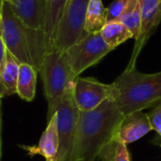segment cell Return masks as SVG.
<instances>
[{"instance_id": "obj_18", "label": "cell", "mask_w": 161, "mask_h": 161, "mask_svg": "<svg viewBox=\"0 0 161 161\" xmlns=\"http://www.w3.org/2000/svg\"><path fill=\"white\" fill-rule=\"evenodd\" d=\"M98 157L101 161H130L126 144L115 137L103 147Z\"/></svg>"}, {"instance_id": "obj_16", "label": "cell", "mask_w": 161, "mask_h": 161, "mask_svg": "<svg viewBox=\"0 0 161 161\" xmlns=\"http://www.w3.org/2000/svg\"><path fill=\"white\" fill-rule=\"evenodd\" d=\"M100 34L106 43L113 50L127 40L134 38L133 34L119 21L106 23L100 29Z\"/></svg>"}, {"instance_id": "obj_20", "label": "cell", "mask_w": 161, "mask_h": 161, "mask_svg": "<svg viewBox=\"0 0 161 161\" xmlns=\"http://www.w3.org/2000/svg\"><path fill=\"white\" fill-rule=\"evenodd\" d=\"M139 0H114L107 8V23L119 19Z\"/></svg>"}, {"instance_id": "obj_13", "label": "cell", "mask_w": 161, "mask_h": 161, "mask_svg": "<svg viewBox=\"0 0 161 161\" xmlns=\"http://www.w3.org/2000/svg\"><path fill=\"white\" fill-rule=\"evenodd\" d=\"M69 0H46L42 32L46 53L54 48V42L58 25Z\"/></svg>"}, {"instance_id": "obj_11", "label": "cell", "mask_w": 161, "mask_h": 161, "mask_svg": "<svg viewBox=\"0 0 161 161\" xmlns=\"http://www.w3.org/2000/svg\"><path fill=\"white\" fill-rule=\"evenodd\" d=\"M151 130L153 129L148 115L142 111H136L125 116L116 132L115 138L127 145L142 139Z\"/></svg>"}, {"instance_id": "obj_7", "label": "cell", "mask_w": 161, "mask_h": 161, "mask_svg": "<svg viewBox=\"0 0 161 161\" xmlns=\"http://www.w3.org/2000/svg\"><path fill=\"white\" fill-rule=\"evenodd\" d=\"M90 0H69L58 27L54 49L66 51L88 33L85 31L86 13Z\"/></svg>"}, {"instance_id": "obj_26", "label": "cell", "mask_w": 161, "mask_h": 161, "mask_svg": "<svg viewBox=\"0 0 161 161\" xmlns=\"http://www.w3.org/2000/svg\"><path fill=\"white\" fill-rule=\"evenodd\" d=\"M0 102H1V98H0Z\"/></svg>"}, {"instance_id": "obj_22", "label": "cell", "mask_w": 161, "mask_h": 161, "mask_svg": "<svg viewBox=\"0 0 161 161\" xmlns=\"http://www.w3.org/2000/svg\"><path fill=\"white\" fill-rule=\"evenodd\" d=\"M6 53H7V48H6L5 42H4L2 37H1V34H0V68L3 64L4 59H5Z\"/></svg>"}, {"instance_id": "obj_10", "label": "cell", "mask_w": 161, "mask_h": 161, "mask_svg": "<svg viewBox=\"0 0 161 161\" xmlns=\"http://www.w3.org/2000/svg\"><path fill=\"white\" fill-rule=\"evenodd\" d=\"M58 134L57 126V114L55 113L49 120L48 125L43 131L38 145H20L28 156L34 157L40 155L45 161H58Z\"/></svg>"}, {"instance_id": "obj_27", "label": "cell", "mask_w": 161, "mask_h": 161, "mask_svg": "<svg viewBox=\"0 0 161 161\" xmlns=\"http://www.w3.org/2000/svg\"><path fill=\"white\" fill-rule=\"evenodd\" d=\"M160 146H161V144H160Z\"/></svg>"}, {"instance_id": "obj_21", "label": "cell", "mask_w": 161, "mask_h": 161, "mask_svg": "<svg viewBox=\"0 0 161 161\" xmlns=\"http://www.w3.org/2000/svg\"><path fill=\"white\" fill-rule=\"evenodd\" d=\"M148 118L152 126V129L157 131L161 137V103L151 109L148 113Z\"/></svg>"}, {"instance_id": "obj_14", "label": "cell", "mask_w": 161, "mask_h": 161, "mask_svg": "<svg viewBox=\"0 0 161 161\" xmlns=\"http://www.w3.org/2000/svg\"><path fill=\"white\" fill-rule=\"evenodd\" d=\"M20 62L7 50L5 59L0 68V98L17 92V80Z\"/></svg>"}, {"instance_id": "obj_1", "label": "cell", "mask_w": 161, "mask_h": 161, "mask_svg": "<svg viewBox=\"0 0 161 161\" xmlns=\"http://www.w3.org/2000/svg\"><path fill=\"white\" fill-rule=\"evenodd\" d=\"M124 118L113 99L92 110H79L73 161H95L103 147L115 137Z\"/></svg>"}, {"instance_id": "obj_2", "label": "cell", "mask_w": 161, "mask_h": 161, "mask_svg": "<svg viewBox=\"0 0 161 161\" xmlns=\"http://www.w3.org/2000/svg\"><path fill=\"white\" fill-rule=\"evenodd\" d=\"M111 84L112 99L125 116L161 103V71L144 74L127 66Z\"/></svg>"}, {"instance_id": "obj_19", "label": "cell", "mask_w": 161, "mask_h": 161, "mask_svg": "<svg viewBox=\"0 0 161 161\" xmlns=\"http://www.w3.org/2000/svg\"><path fill=\"white\" fill-rule=\"evenodd\" d=\"M119 22L126 26V28L133 34L135 40L140 37L142 32V12L140 0L119 19Z\"/></svg>"}, {"instance_id": "obj_9", "label": "cell", "mask_w": 161, "mask_h": 161, "mask_svg": "<svg viewBox=\"0 0 161 161\" xmlns=\"http://www.w3.org/2000/svg\"><path fill=\"white\" fill-rule=\"evenodd\" d=\"M142 12V32L135 40V46L128 67H136V60L151 35L161 22V0H140Z\"/></svg>"}, {"instance_id": "obj_15", "label": "cell", "mask_w": 161, "mask_h": 161, "mask_svg": "<svg viewBox=\"0 0 161 161\" xmlns=\"http://www.w3.org/2000/svg\"><path fill=\"white\" fill-rule=\"evenodd\" d=\"M37 71L33 66L26 63H21L17 80V94L26 102H31L35 97Z\"/></svg>"}, {"instance_id": "obj_8", "label": "cell", "mask_w": 161, "mask_h": 161, "mask_svg": "<svg viewBox=\"0 0 161 161\" xmlns=\"http://www.w3.org/2000/svg\"><path fill=\"white\" fill-rule=\"evenodd\" d=\"M112 84H105L93 77H77L75 81L73 95L80 111H90L108 99H112Z\"/></svg>"}, {"instance_id": "obj_23", "label": "cell", "mask_w": 161, "mask_h": 161, "mask_svg": "<svg viewBox=\"0 0 161 161\" xmlns=\"http://www.w3.org/2000/svg\"><path fill=\"white\" fill-rule=\"evenodd\" d=\"M1 130H2V113H1V102H0V161L2 156V140H1Z\"/></svg>"}, {"instance_id": "obj_6", "label": "cell", "mask_w": 161, "mask_h": 161, "mask_svg": "<svg viewBox=\"0 0 161 161\" xmlns=\"http://www.w3.org/2000/svg\"><path fill=\"white\" fill-rule=\"evenodd\" d=\"M113 49L102 38L100 31L88 33L65 52L75 76L97 64Z\"/></svg>"}, {"instance_id": "obj_4", "label": "cell", "mask_w": 161, "mask_h": 161, "mask_svg": "<svg viewBox=\"0 0 161 161\" xmlns=\"http://www.w3.org/2000/svg\"><path fill=\"white\" fill-rule=\"evenodd\" d=\"M39 73H41L44 94L48 104L47 120L55 113L66 92L75 85V76L65 51L54 49L45 54Z\"/></svg>"}, {"instance_id": "obj_24", "label": "cell", "mask_w": 161, "mask_h": 161, "mask_svg": "<svg viewBox=\"0 0 161 161\" xmlns=\"http://www.w3.org/2000/svg\"><path fill=\"white\" fill-rule=\"evenodd\" d=\"M4 3V0H0V25H1V18H2V5Z\"/></svg>"}, {"instance_id": "obj_3", "label": "cell", "mask_w": 161, "mask_h": 161, "mask_svg": "<svg viewBox=\"0 0 161 161\" xmlns=\"http://www.w3.org/2000/svg\"><path fill=\"white\" fill-rule=\"evenodd\" d=\"M0 34L7 50L20 63L30 64L40 71L46 54L43 32L27 27L15 15L8 1L2 5Z\"/></svg>"}, {"instance_id": "obj_5", "label": "cell", "mask_w": 161, "mask_h": 161, "mask_svg": "<svg viewBox=\"0 0 161 161\" xmlns=\"http://www.w3.org/2000/svg\"><path fill=\"white\" fill-rule=\"evenodd\" d=\"M73 91L74 86L66 92L56 109L59 142L58 161H73L79 116V109L75 105Z\"/></svg>"}, {"instance_id": "obj_25", "label": "cell", "mask_w": 161, "mask_h": 161, "mask_svg": "<svg viewBox=\"0 0 161 161\" xmlns=\"http://www.w3.org/2000/svg\"><path fill=\"white\" fill-rule=\"evenodd\" d=\"M4 1H8V0H4Z\"/></svg>"}, {"instance_id": "obj_17", "label": "cell", "mask_w": 161, "mask_h": 161, "mask_svg": "<svg viewBox=\"0 0 161 161\" xmlns=\"http://www.w3.org/2000/svg\"><path fill=\"white\" fill-rule=\"evenodd\" d=\"M107 23V8L104 6L103 0H90L84 29L87 33L100 31Z\"/></svg>"}, {"instance_id": "obj_12", "label": "cell", "mask_w": 161, "mask_h": 161, "mask_svg": "<svg viewBox=\"0 0 161 161\" xmlns=\"http://www.w3.org/2000/svg\"><path fill=\"white\" fill-rule=\"evenodd\" d=\"M8 3L27 27L42 30L46 0H8Z\"/></svg>"}]
</instances>
